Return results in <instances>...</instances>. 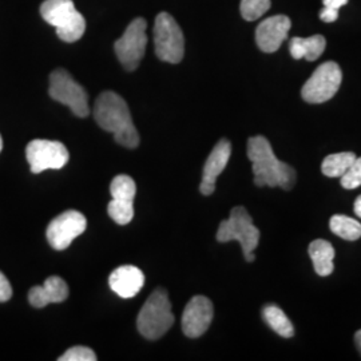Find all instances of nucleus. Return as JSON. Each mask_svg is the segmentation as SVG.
Segmentation results:
<instances>
[{
  "label": "nucleus",
  "instance_id": "nucleus-1",
  "mask_svg": "<svg viewBox=\"0 0 361 361\" xmlns=\"http://www.w3.org/2000/svg\"><path fill=\"white\" fill-rule=\"evenodd\" d=\"M247 158L252 162L255 174V185L258 188H281L290 190L296 183V171L288 164L281 162L271 149V145L265 137L257 135L247 141Z\"/></svg>",
  "mask_w": 361,
  "mask_h": 361
},
{
  "label": "nucleus",
  "instance_id": "nucleus-2",
  "mask_svg": "<svg viewBox=\"0 0 361 361\" xmlns=\"http://www.w3.org/2000/svg\"><path fill=\"white\" fill-rule=\"evenodd\" d=\"M94 118L99 128L113 133L116 142L128 149L140 145V135L133 123L126 101L113 91L102 92L94 106Z\"/></svg>",
  "mask_w": 361,
  "mask_h": 361
},
{
  "label": "nucleus",
  "instance_id": "nucleus-3",
  "mask_svg": "<svg viewBox=\"0 0 361 361\" xmlns=\"http://www.w3.org/2000/svg\"><path fill=\"white\" fill-rule=\"evenodd\" d=\"M40 15L56 28V35L66 43L77 42L86 31V20L73 0H44L40 6Z\"/></svg>",
  "mask_w": 361,
  "mask_h": 361
},
{
  "label": "nucleus",
  "instance_id": "nucleus-4",
  "mask_svg": "<svg viewBox=\"0 0 361 361\" xmlns=\"http://www.w3.org/2000/svg\"><path fill=\"white\" fill-rule=\"evenodd\" d=\"M174 324V314L168 292L165 289H155L147 298L137 319L140 334L149 340H158L168 332Z\"/></svg>",
  "mask_w": 361,
  "mask_h": 361
},
{
  "label": "nucleus",
  "instance_id": "nucleus-5",
  "mask_svg": "<svg viewBox=\"0 0 361 361\" xmlns=\"http://www.w3.org/2000/svg\"><path fill=\"white\" fill-rule=\"evenodd\" d=\"M219 243L238 241L247 262L256 259L255 249L259 243V231L255 226L253 219L244 207H233L229 219L219 224L217 232Z\"/></svg>",
  "mask_w": 361,
  "mask_h": 361
},
{
  "label": "nucleus",
  "instance_id": "nucleus-6",
  "mask_svg": "<svg viewBox=\"0 0 361 361\" xmlns=\"http://www.w3.org/2000/svg\"><path fill=\"white\" fill-rule=\"evenodd\" d=\"M154 47L157 56L168 63H180L185 54V38L176 19L168 13L155 18Z\"/></svg>",
  "mask_w": 361,
  "mask_h": 361
},
{
  "label": "nucleus",
  "instance_id": "nucleus-7",
  "mask_svg": "<svg viewBox=\"0 0 361 361\" xmlns=\"http://www.w3.org/2000/svg\"><path fill=\"white\" fill-rule=\"evenodd\" d=\"M49 94L54 101L70 107L79 118H86L90 114L87 92L63 68L52 71Z\"/></svg>",
  "mask_w": 361,
  "mask_h": 361
},
{
  "label": "nucleus",
  "instance_id": "nucleus-8",
  "mask_svg": "<svg viewBox=\"0 0 361 361\" xmlns=\"http://www.w3.org/2000/svg\"><path fill=\"white\" fill-rule=\"evenodd\" d=\"M343 73L336 62H325L319 66L305 82L301 95L308 104H324L332 99L340 89Z\"/></svg>",
  "mask_w": 361,
  "mask_h": 361
},
{
  "label": "nucleus",
  "instance_id": "nucleus-9",
  "mask_svg": "<svg viewBox=\"0 0 361 361\" xmlns=\"http://www.w3.org/2000/svg\"><path fill=\"white\" fill-rule=\"evenodd\" d=\"M146 20L137 18L130 23L123 35L114 43L116 56L126 70L134 71L142 61L147 37H146Z\"/></svg>",
  "mask_w": 361,
  "mask_h": 361
},
{
  "label": "nucleus",
  "instance_id": "nucleus-10",
  "mask_svg": "<svg viewBox=\"0 0 361 361\" xmlns=\"http://www.w3.org/2000/svg\"><path fill=\"white\" fill-rule=\"evenodd\" d=\"M26 157L34 174L49 169H62L70 159L68 150L63 143L49 140L31 141L27 145Z\"/></svg>",
  "mask_w": 361,
  "mask_h": 361
},
{
  "label": "nucleus",
  "instance_id": "nucleus-11",
  "mask_svg": "<svg viewBox=\"0 0 361 361\" xmlns=\"http://www.w3.org/2000/svg\"><path fill=\"white\" fill-rule=\"evenodd\" d=\"M87 228L86 217L77 210H67L47 226V240L55 250H65Z\"/></svg>",
  "mask_w": 361,
  "mask_h": 361
},
{
  "label": "nucleus",
  "instance_id": "nucleus-12",
  "mask_svg": "<svg viewBox=\"0 0 361 361\" xmlns=\"http://www.w3.org/2000/svg\"><path fill=\"white\" fill-rule=\"evenodd\" d=\"M213 304L205 296H195L188 302L182 314V331L190 338L201 337L213 322Z\"/></svg>",
  "mask_w": 361,
  "mask_h": 361
},
{
  "label": "nucleus",
  "instance_id": "nucleus-13",
  "mask_svg": "<svg viewBox=\"0 0 361 361\" xmlns=\"http://www.w3.org/2000/svg\"><path fill=\"white\" fill-rule=\"evenodd\" d=\"M290 27L292 22L286 15H274L261 22L256 30L258 49L267 54L277 51L288 38Z\"/></svg>",
  "mask_w": 361,
  "mask_h": 361
},
{
  "label": "nucleus",
  "instance_id": "nucleus-14",
  "mask_svg": "<svg viewBox=\"0 0 361 361\" xmlns=\"http://www.w3.org/2000/svg\"><path fill=\"white\" fill-rule=\"evenodd\" d=\"M232 155V145L228 140H221L212 153L207 157L204 171H202V180L200 185V192L204 195H210L216 190V180L219 174L226 168Z\"/></svg>",
  "mask_w": 361,
  "mask_h": 361
},
{
  "label": "nucleus",
  "instance_id": "nucleus-15",
  "mask_svg": "<svg viewBox=\"0 0 361 361\" xmlns=\"http://www.w3.org/2000/svg\"><path fill=\"white\" fill-rule=\"evenodd\" d=\"M109 285L118 296L131 298L141 292L145 285V274L137 267L123 265L110 274Z\"/></svg>",
  "mask_w": 361,
  "mask_h": 361
},
{
  "label": "nucleus",
  "instance_id": "nucleus-16",
  "mask_svg": "<svg viewBox=\"0 0 361 361\" xmlns=\"http://www.w3.org/2000/svg\"><path fill=\"white\" fill-rule=\"evenodd\" d=\"M68 297V286L65 280L56 276L49 277L42 286L31 288L28 293L30 304L35 308H44L49 304L63 302Z\"/></svg>",
  "mask_w": 361,
  "mask_h": 361
},
{
  "label": "nucleus",
  "instance_id": "nucleus-17",
  "mask_svg": "<svg viewBox=\"0 0 361 361\" xmlns=\"http://www.w3.org/2000/svg\"><path fill=\"white\" fill-rule=\"evenodd\" d=\"M326 47L323 35H313L310 38H295L289 40V51L295 59H307L313 62L322 56Z\"/></svg>",
  "mask_w": 361,
  "mask_h": 361
},
{
  "label": "nucleus",
  "instance_id": "nucleus-18",
  "mask_svg": "<svg viewBox=\"0 0 361 361\" xmlns=\"http://www.w3.org/2000/svg\"><path fill=\"white\" fill-rule=\"evenodd\" d=\"M308 250H310V256L312 258L314 271L319 276L326 277L334 273L335 249L331 243L325 240H314L313 243H310Z\"/></svg>",
  "mask_w": 361,
  "mask_h": 361
},
{
  "label": "nucleus",
  "instance_id": "nucleus-19",
  "mask_svg": "<svg viewBox=\"0 0 361 361\" xmlns=\"http://www.w3.org/2000/svg\"><path fill=\"white\" fill-rule=\"evenodd\" d=\"M262 317H264L265 323L268 324L277 335L285 337V338L293 337L295 335L293 324L288 319L284 310H280L277 305H273V304L267 305L262 310Z\"/></svg>",
  "mask_w": 361,
  "mask_h": 361
},
{
  "label": "nucleus",
  "instance_id": "nucleus-20",
  "mask_svg": "<svg viewBox=\"0 0 361 361\" xmlns=\"http://www.w3.org/2000/svg\"><path fill=\"white\" fill-rule=\"evenodd\" d=\"M357 157L352 152H343L328 155L323 161L322 171L324 176L331 178H340L347 173Z\"/></svg>",
  "mask_w": 361,
  "mask_h": 361
},
{
  "label": "nucleus",
  "instance_id": "nucleus-21",
  "mask_svg": "<svg viewBox=\"0 0 361 361\" xmlns=\"http://www.w3.org/2000/svg\"><path fill=\"white\" fill-rule=\"evenodd\" d=\"M331 231L340 238L356 241L361 237V224L357 219H350L348 216L336 214L329 221Z\"/></svg>",
  "mask_w": 361,
  "mask_h": 361
},
{
  "label": "nucleus",
  "instance_id": "nucleus-22",
  "mask_svg": "<svg viewBox=\"0 0 361 361\" xmlns=\"http://www.w3.org/2000/svg\"><path fill=\"white\" fill-rule=\"evenodd\" d=\"M110 193H111L113 200L134 202V198L137 194L135 180L126 174H119L114 180H111Z\"/></svg>",
  "mask_w": 361,
  "mask_h": 361
},
{
  "label": "nucleus",
  "instance_id": "nucleus-23",
  "mask_svg": "<svg viewBox=\"0 0 361 361\" xmlns=\"http://www.w3.org/2000/svg\"><path fill=\"white\" fill-rule=\"evenodd\" d=\"M133 204L134 202L111 200L107 207V213L118 225H128L134 217V205Z\"/></svg>",
  "mask_w": 361,
  "mask_h": 361
},
{
  "label": "nucleus",
  "instance_id": "nucleus-24",
  "mask_svg": "<svg viewBox=\"0 0 361 361\" xmlns=\"http://www.w3.org/2000/svg\"><path fill=\"white\" fill-rule=\"evenodd\" d=\"M271 6V0H241L240 11L245 20L253 22L267 13Z\"/></svg>",
  "mask_w": 361,
  "mask_h": 361
},
{
  "label": "nucleus",
  "instance_id": "nucleus-25",
  "mask_svg": "<svg viewBox=\"0 0 361 361\" xmlns=\"http://www.w3.org/2000/svg\"><path fill=\"white\" fill-rule=\"evenodd\" d=\"M341 186L344 189H356L361 185V157L356 158L355 162L352 164V166L347 170V173L344 176L340 177Z\"/></svg>",
  "mask_w": 361,
  "mask_h": 361
},
{
  "label": "nucleus",
  "instance_id": "nucleus-26",
  "mask_svg": "<svg viewBox=\"0 0 361 361\" xmlns=\"http://www.w3.org/2000/svg\"><path fill=\"white\" fill-rule=\"evenodd\" d=\"M59 361H95L97 356L95 352L87 347H73L66 350L65 353L58 359Z\"/></svg>",
  "mask_w": 361,
  "mask_h": 361
},
{
  "label": "nucleus",
  "instance_id": "nucleus-27",
  "mask_svg": "<svg viewBox=\"0 0 361 361\" xmlns=\"http://www.w3.org/2000/svg\"><path fill=\"white\" fill-rule=\"evenodd\" d=\"M13 296V288L7 277L0 271V302L8 301Z\"/></svg>",
  "mask_w": 361,
  "mask_h": 361
},
{
  "label": "nucleus",
  "instance_id": "nucleus-28",
  "mask_svg": "<svg viewBox=\"0 0 361 361\" xmlns=\"http://www.w3.org/2000/svg\"><path fill=\"white\" fill-rule=\"evenodd\" d=\"M338 18V10L335 8H329V7H324L320 13V19L325 23H332Z\"/></svg>",
  "mask_w": 361,
  "mask_h": 361
},
{
  "label": "nucleus",
  "instance_id": "nucleus-29",
  "mask_svg": "<svg viewBox=\"0 0 361 361\" xmlns=\"http://www.w3.org/2000/svg\"><path fill=\"white\" fill-rule=\"evenodd\" d=\"M347 3H348V0H323L324 7H329V8H335V10H340Z\"/></svg>",
  "mask_w": 361,
  "mask_h": 361
},
{
  "label": "nucleus",
  "instance_id": "nucleus-30",
  "mask_svg": "<svg viewBox=\"0 0 361 361\" xmlns=\"http://www.w3.org/2000/svg\"><path fill=\"white\" fill-rule=\"evenodd\" d=\"M353 209H355L356 216L361 219V195H359V197H357V200L355 201V207H353Z\"/></svg>",
  "mask_w": 361,
  "mask_h": 361
},
{
  "label": "nucleus",
  "instance_id": "nucleus-31",
  "mask_svg": "<svg viewBox=\"0 0 361 361\" xmlns=\"http://www.w3.org/2000/svg\"><path fill=\"white\" fill-rule=\"evenodd\" d=\"M355 341H356L357 349H359V352L361 353V329L356 332V335H355Z\"/></svg>",
  "mask_w": 361,
  "mask_h": 361
},
{
  "label": "nucleus",
  "instance_id": "nucleus-32",
  "mask_svg": "<svg viewBox=\"0 0 361 361\" xmlns=\"http://www.w3.org/2000/svg\"><path fill=\"white\" fill-rule=\"evenodd\" d=\"M1 149H3V140H1V135H0V152H1Z\"/></svg>",
  "mask_w": 361,
  "mask_h": 361
}]
</instances>
